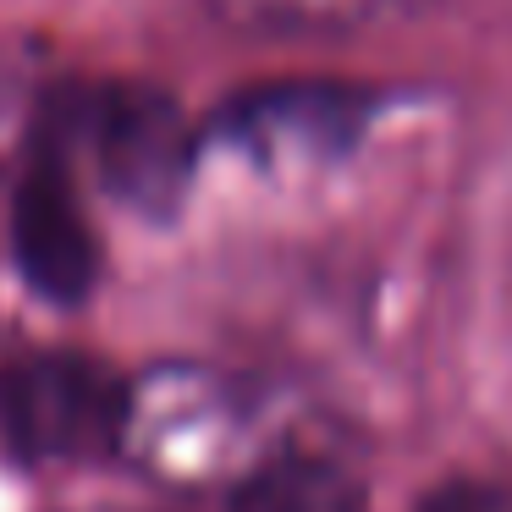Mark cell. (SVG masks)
<instances>
[{"label": "cell", "mask_w": 512, "mask_h": 512, "mask_svg": "<svg viewBox=\"0 0 512 512\" xmlns=\"http://www.w3.org/2000/svg\"><path fill=\"white\" fill-rule=\"evenodd\" d=\"M232 512H364V485L336 457L270 452L237 479Z\"/></svg>", "instance_id": "6"}, {"label": "cell", "mask_w": 512, "mask_h": 512, "mask_svg": "<svg viewBox=\"0 0 512 512\" xmlns=\"http://www.w3.org/2000/svg\"><path fill=\"white\" fill-rule=\"evenodd\" d=\"M78 127L100 182L127 199L133 210H171L188 182V122L171 105V94L144 89V83H111V89L78 100Z\"/></svg>", "instance_id": "3"}, {"label": "cell", "mask_w": 512, "mask_h": 512, "mask_svg": "<svg viewBox=\"0 0 512 512\" xmlns=\"http://www.w3.org/2000/svg\"><path fill=\"white\" fill-rule=\"evenodd\" d=\"M6 133H12V83L0 78V144H6Z\"/></svg>", "instance_id": "9"}, {"label": "cell", "mask_w": 512, "mask_h": 512, "mask_svg": "<svg viewBox=\"0 0 512 512\" xmlns=\"http://www.w3.org/2000/svg\"><path fill=\"white\" fill-rule=\"evenodd\" d=\"M364 94L336 89V83H287V89H259L226 111V133L259 160L292 155H336L364 122Z\"/></svg>", "instance_id": "5"}, {"label": "cell", "mask_w": 512, "mask_h": 512, "mask_svg": "<svg viewBox=\"0 0 512 512\" xmlns=\"http://www.w3.org/2000/svg\"><path fill=\"white\" fill-rule=\"evenodd\" d=\"M12 254L23 281L50 303H78L94 287L100 270V248H94L89 215L78 204L72 171L56 160L28 166L23 188L12 204Z\"/></svg>", "instance_id": "4"}, {"label": "cell", "mask_w": 512, "mask_h": 512, "mask_svg": "<svg viewBox=\"0 0 512 512\" xmlns=\"http://www.w3.org/2000/svg\"><path fill=\"white\" fill-rule=\"evenodd\" d=\"M215 17L243 34L270 39H320V34H358L386 17H408L430 0H210Z\"/></svg>", "instance_id": "7"}, {"label": "cell", "mask_w": 512, "mask_h": 512, "mask_svg": "<svg viewBox=\"0 0 512 512\" xmlns=\"http://www.w3.org/2000/svg\"><path fill=\"white\" fill-rule=\"evenodd\" d=\"M419 512H512V490L485 485V479H457V485H441L435 496H424Z\"/></svg>", "instance_id": "8"}, {"label": "cell", "mask_w": 512, "mask_h": 512, "mask_svg": "<svg viewBox=\"0 0 512 512\" xmlns=\"http://www.w3.org/2000/svg\"><path fill=\"white\" fill-rule=\"evenodd\" d=\"M248 446V408H237L232 386L204 369H155L127 386L122 446L133 463L171 485L232 479Z\"/></svg>", "instance_id": "1"}, {"label": "cell", "mask_w": 512, "mask_h": 512, "mask_svg": "<svg viewBox=\"0 0 512 512\" xmlns=\"http://www.w3.org/2000/svg\"><path fill=\"white\" fill-rule=\"evenodd\" d=\"M127 380L78 353H39L0 375V430L39 463H94L122 446Z\"/></svg>", "instance_id": "2"}]
</instances>
